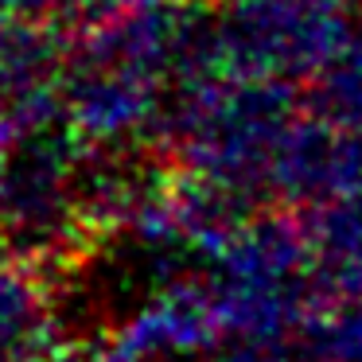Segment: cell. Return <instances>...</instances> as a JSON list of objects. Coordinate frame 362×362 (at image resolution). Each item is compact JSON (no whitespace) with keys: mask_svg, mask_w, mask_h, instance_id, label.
<instances>
[{"mask_svg":"<svg viewBox=\"0 0 362 362\" xmlns=\"http://www.w3.org/2000/svg\"><path fill=\"white\" fill-rule=\"evenodd\" d=\"M343 16L331 0H242L238 43L245 78H288L331 63Z\"/></svg>","mask_w":362,"mask_h":362,"instance_id":"cell-1","label":"cell"},{"mask_svg":"<svg viewBox=\"0 0 362 362\" xmlns=\"http://www.w3.org/2000/svg\"><path fill=\"white\" fill-rule=\"evenodd\" d=\"M312 362H362V296L323 300V312L300 323Z\"/></svg>","mask_w":362,"mask_h":362,"instance_id":"cell-2","label":"cell"}]
</instances>
